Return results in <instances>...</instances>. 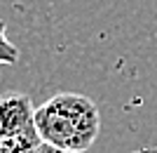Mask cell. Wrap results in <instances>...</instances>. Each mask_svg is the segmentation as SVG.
I'll return each mask as SVG.
<instances>
[{"mask_svg": "<svg viewBox=\"0 0 157 153\" xmlns=\"http://www.w3.org/2000/svg\"><path fill=\"white\" fill-rule=\"evenodd\" d=\"M40 141L68 153H85L101 132V115L94 99L78 92H59L33 113Z\"/></svg>", "mask_w": 157, "mask_h": 153, "instance_id": "cell-1", "label": "cell"}, {"mask_svg": "<svg viewBox=\"0 0 157 153\" xmlns=\"http://www.w3.org/2000/svg\"><path fill=\"white\" fill-rule=\"evenodd\" d=\"M33 101L24 92H7L0 97V141L17 137L33 127Z\"/></svg>", "mask_w": 157, "mask_h": 153, "instance_id": "cell-2", "label": "cell"}, {"mask_svg": "<svg viewBox=\"0 0 157 153\" xmlns=\"http://www.w3.org/2000/svg\"><path fill=\"white\" fill-rule=\"evenodd\" d=\"M38 144H40V137L35 132V127H28L26 132L0 141V153H33L38 148Z\"/></svg>", "mask_w": 157, "mask_h": 153, "instance_id": "cell-3", "label": "cell"}, {"mask_svg": "<svg viewBox=\"0 0 157 153\" xmlns=\"http://www.w3.org/2000/svg\"><path fill=\"white\" fill-rule=\"evenodd\" d=\"M7 24L0 19V66H7V64H17L19 59V50L14 42L7 40Z\"/></svg>", "mask_w": 157, "mask_h": 153, "instance_id": "cell-4", "label": "cell"}, {"mask_svg": "<svg viewBox=\"0 0 157 153\" xmlns=\"http://www.w3.org/2000/svg\"><path fill=\"white\" fill-rule=\"evenodd\" d=\"M33 153H68V151H61V148L52 146V144H45V141H40L38 148H35Z\"/></svg>", "mask_w": 157, "mask_h": 153, "instance_id": "cell-5", "label": "cell"}, {"mask_svg": "<svg viewBox=\"0 0 157 153\" xmlns=\"http://www.w3.org/2000/svg\"><path fill=\"white\" fill-rule=\"evenodd\" d=\"M129 153H157V146H148V148H136V151H129Z\"/></svg>", "mask_w": 157, "mask_h": 153, "instance_id": "cell-6", "label": "cell"}]
</instances>
